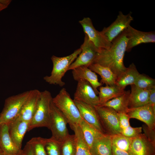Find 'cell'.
Segmentation results:
<instances>
[{
  "label": "cell",
  "instance_id": "1",
  "mask_svg": "<svg viewBox=\"0 0 155 155\" xmlns=\"http://www.w3.org/2000/svg\"><path fill=\"white\" fill-rule=\"evenodd\" d=\"M128 38L125 29L111 42L108 49H102L97 53L93 63H97L110 69L117 79L125 71L123 59Z\"/></svg>",
  "mask_w": 155,
  "mask_h": 155
},
{
  "label": "cell",
  "instance_id": "2",
  "mask_svg": "<svg viewBox=\"0 0 155 155\" xmlns=\"http://www.w3.org/2000/svg\"><path fill=\"white\" fill-rule=\"evenodd\" d=\"M52 102L66 117L72 130L79 125L82 119L73 100L71 99L65 88H62L58 94L53 98Z\"/></svg>",
  "mask_w": 155,
  "mask_h": 155
},
{
  "label": "cell",
  "instance_id": "3",
  "mask_svg": "<svg viewBox=\"0 0 155 155\" xmlns=\"http://www.w3.org/2000/svg\"><path fill=\"white\" fill-rule=\"evenodd\" d=\"M81 51V49L80 48L67 56L59 57L53 55L51 59L53 67L51 75L44 77V80L49 84L58 85L60 87L63 86L65 84L62 80L63 77Z\"/></svg>",
  "mask_w": 155,
  "mask_h": 155
},
{
  "label": "cell",
  "instance_id": "4",
  "mask_svg": "<svg viewBox=\"0 0 155 155\" xmlns=\"http://www.w3.org/2000/svg\"><path fill=\"white\" fill-rule=\"evenodd\" d=\"M53 98L50 92H41L34 115L29 123L28 131L36 127L48 128Z\"/></svg>",
  "mask_w": 155,
  "mask_h": 155
},
{
  "label": "cell",
  "instance_id": "5",
  "mask_svg": "<svg viewBox=\"0 0 155 155\" xmlns=\"http://www.w3.org/2000/svg\"><path fill=\"white\" fill-rule=\"evenodd\" d=\"M32 91V90L26 91L9 96L5 99L3 108L0 113L1 124H8L17 117Z\"/></svg>",
  "mask_w": 155,
  "mask_h": 155
},
{
  "label": "cell",
  "instance_id": "6",
  "mask_svg": "<svg viewBox=\"0 0 155 155\" xmlns=\"http://www.w3.org/2000/svg\"><path fill=\"white\" fill-rule=\"evenodd\" d=\"M67 124L68 121L66 117L52 101L48 128L51 131V137L62 143L70 135L67 127Z\"/></svg>",
  "mask_w": 155,
  "mask_h": 155
},
{
  "label": "cell",
  "instance_id": "7",
  "mask_svg": "<svg viewBox=\"0 0 155 155\" xmlns=\"http://www.w3.org/2000/svg\"><path fill=\"white\" fill-rule=\"evenodd\" d=\"M95 108L105 134L111 136L121 133L119 113L108 107L99 106Z\"/></svg>",
  "mask_w": 155,
  "mask_h": 155
},
{
  "label": "cell",
  "instance_id": "8",
  "mask_svg": "<svg viewBox=\"0 0 155 155\" xmlns=\"http://www.w3.org/2000/svg\"><path fill=\"white\" fill-rule=\"evenodd\" d=\"M82 26L84 34L93 43L98 50L109 49L112 43L110 42L101 31L96 29L93 25L91 19L85 17L79 22Z\"/></svg>",
  "mask_w": 155,
  "mask_h": 155
},
{
  "label": "cell",
  "instance_id": "9",
  "mask_svg": "<svg viewBox=\"0 0 155 155\" xmlns=\"http://www.w3.org/2000/svg\"><path fill=\"white\" fill-rule=\"evenodd\" d=\"M84 34V41L80 47L81 52L69 66L68 70H72L81 66L88 67L94 63L98 50L87 36Z\"/></svg>",
  "mask_w": 155,
  "mask_h": 155
},
{
  "label": "cell",
  "instance_id": "10",
  "mask_svg": "<svg viewBox=\"0 0 155 155\" xmlns=\"http://www.w3.org/2000/svg\"><path fill=\"white\" fill-rule=\"evenodd\" d=\"M131 14V12L124 15L122 11H119L115 20L109 26L103 28L101 32L110 42H111L130 25L133 19Z\"/></svg>",
  "mask_w": 155,
  "mask_h": 155
},
{
  "label": "cell",
  "instance_id": "11",
  "mask_svg": "<svg viewBox=\"0 0 155 155\" xmlns=\"http://www.w3.org/2000/svg\"><path fill=\"white\" fill-rule=\"evenodd\" d=\"M78 82L73 100L90 104L95 107L98 106V96L90 83L84 80H80Z\"/></svg>",
  "mask_w": 155,
  "mask_h": 155
},
{
  "label": "cell",
  "instance_id": "12",
  "mask_svg": "<svg viewBox=\"0 0 155 155\" xmlns=\"http://www.w3.org/2000/svg\"><path fill=\"white\" fill-rule=\"evenodd\" d=\"M128 152L130 155H155V142L141 133L133 138Z\"/></svg>",
  "mask_w": 155,
  "mask_h": 155
},
{
  "label": "cell",
  "instance_id": "13",
  "mask_svg": "<svg viewBox=\"0 0 155 155\" xmlns=\"http://www.w3.org/2000/svg\"><path fill=\"white\" fill-rule=\"evenodd\" d=\"M125 30L128 38L126 52L130 51L133 47L142 43L155 42V31H142L130 25Z\"/></svg>",
  "mask_w": 155,
  "mask_h": 155
},
{
  "label": "cell",
  "instance_id": "14",
  "mask_svg": "<svg viewBox=\"0 0 155 155\" xmlns=\"http://www.w3.org/2000/svg\"><path fill=\"white\" fill-rule=\"evenodd\" d=\"M130 119L134 118L145 123L151 129H155V110L150 105L129 108L126 113Z\"/></svg>",
  "mask_w": 155,
  "mask_h": 155
},
{
  "label": "cell",
  "instance_id": "15",
  "mask_svg": "<svg viewBox=\"0 0 155 155\" xmlns=\"http://www.w3.org/2000/svg\"><path fill=\"white\" fill-rule=\"evenodd\" d=\"M73 100L82 119L101 133L105 134L95 107L82 102Z\"/></svg>",
  "mask_w": 155,
  "mask_h": 155
},
{
  "label": "cell",
  "instance_id": "16",
  "mask_svg": "<svg viewBox=\"0 0 155 155\" xmlns=\"http://www.w3.org/2000/svg\"><path fill=\"white\" fill-rule=\"evenodd\" d=\"M29 123L17 117L7 124L11 138L20 149H21L23 139L28 131Z\"/></svg>",
  "mask_w": 155,
  "mask_h": 155
},
{
  "label": "cell",
  "instance_id": "17",
  "mask_svg": "<svg viewBox=\"0 0 155 155\" xmlns=\"http://www.w3.org/2000/svg\"><path fill=\"white\" fill-rule=\"evenodd\" d=\"M0 146L7 155H24L23 151L19 148L11 138L7 124H0Z\"/></svg>",
  "mask_w": 155,
  "mask_h": 155
},
{
  "label": "cell",
  "instance_id": "18",
  "mask_svg": "<svg viewBox=\"0 0 155 155\" xmlns=\"http://www.w3.org/2000/svg\"><path fill=\"white\" fill-rule=\"evenodd\" d=\"M72 73L74 79L77 81L84 80L88 81L91 84L96 94H98L97 89L101 86L102 84L99 82L96 73L88 67L81 66L72 70Z\"/></svg>",
  "mask_w": 155,
  "mask_h": 155
},
{
  "label": "cell",
  "instance_id": "19",
  "mask_svg": "<svg viewBox=\"0 0 155 155\" xmlns=\"http://www.w3.org/2000/svg\"><path fill=\"white\" fill-rule=\"evenodd\" d=\"M40 93L38 90H32L17 117L28 123L31 121L35 112Z\"/></svg>",
  "mask_w": 155,
  "mask_h": 155
},
{
  "label": "cell",
  "instance_id": "20",
  "mask_svg": "<svg viewBox=\"0 0 155 155\" xmlns=\"http://www.w3.org/2000/svg\"><path fill=\"white\" fill-rule=\"evenodd\" d=\"M90 150L92 155H112L111 136L103 134L95 140Z\"/></svg>",
  "mask_w": 155,
  "mask_h": 155
},
{
  "label": "cell",
  "instance_id": "21",
  "mask_svg": "<svg viewBox=\"0 0 155 155\" xmlns=\"http://www.w3.org/2000/svg\"><path fill=\"white\" fill-rule=\"evenodd\" d=\"M131 86L128 108H136L148 104L149 90L140 89L134 85Z\"/></svg>",
  "mask_w": 155,
  "mask_h": 155
},
{
  "label": "cell",
  "instance_id": "22",
  "mask_svg": "<svg viewBox=\"0 0 155 155\" xmlns=\"http://www.w3.org/2000/svg\"><path fill=\"white\" fill-rule=\"evenodd\" d=\"M140 73L133 63L127 67L125 71L116 80L115 85L124 90L127 86L134 85Z\"/></svg>",
  "mask_w": 155,
  "mask_h": 155
},
{
  "label": "cell",
  "instance_id": "23",
  "mask_svg": "<svg viewBox=\"0 0 155 155\" xmlns=\"http://www.w3.org/2000/svg\"><path fill=\"white\" fill-rule=\"evenodd\" d=\"M88 67L100 76L101 79L100 82L102 84L109 86L115 85L117 77L108 68L97 63H93Z\"/></svg>",
  "mask_w": 155,
  "mask_h": 155
},
{
  "label": "cell",
  "instance_id": "24",
  "mask_svg": "<svg viewBox=\"0 0 155 155\" xmlns=\"http://www.w3.org/2000/svg\"><path fill=\"white\" fill-rule=\"evenodd\" d=\"M130 92V90L125 91L121 95L108 101L100 106L111 108L119 113H126L129 109V99Z\"/></svg>",
  "mask_w": 155,
  "mask_h": 155
},
{
  "label": "cell",
  "instance_id": "25",
  "mask_svg": "<svg viewBox=\"0 0 155 155\" xmlns=\"http://www.w3.org/2000/svg\"><path fill=\"white\" fill-rule=\"evenodd\" d=\"M125 91V90L120 88L115 85L100 86L98 94L99 101L98 106L121 95Z\"/></svg>",
  "mask_w": 155,
  "mask_h": 155
},
{
  "label": "cell",
  "instance_id": "26",
  "mask_svg": "<svg viewBox=\"0 0 155 155\" xmlns=\"http://www.w3.org/2000/svg\"><path fill=\"white\" fill-rule=\"evenodd\" d=\"M79 125L84 138L90 148L95 140L104 134L82 119L80 122Z\"/></svg>",
  "mask_w": 155,
  "mask_h": 155
},
{
  "label": "cell",
  "instance_id": "27",
  "mask_svg": "<svg viewBox=\"0 0 155 155\" xmlns=\"http://www.w3.org/2000/svg\"><path fill=\"white\" fill-rule=\"evenodd\" d=\"M74 132L76 155H92L79 125L73 129Z\"/></svg>",
  "mask_w": 155,
  "mask_h": 155
},
{
  "label": "cell",
  "instance_id": "28",
  "mask_svg": "<svg viewBox=\"0 0 155 155\" xmlns=\"http://www.w3.org/2000/svg\"><path fill=\"white\" fill-rule=\"evenodd\" d=\"M111 138L112 145L128 152L133 138L127 137L119 133L111 136Z\"/></svg>",
  "mask_w": 155,
  "mask_h": 155
},
{
  "label": "cell",
  "instance_id": "29",
  "mask_svg": "<svg viewBox=\"0 0 155 155\" xmlns=\"http://www.w3.org/2000/svg\"><path fill=\"white\" fill-rule=\"evenodd\" d=\"M61 155H76L74 135H69L61 144Z\"/></svg>",
  "mask_w": 155,
  "mask_h": 155
},
{
  "label": "cell",
  "instance_id": "30",
  "mask_svg": "<svg viewBox=\"0 0 155 155\" xmlns=\"http://www.w3.org/2000/svg\"><path fill=\"white\" fill-rule=\"evenodd\" d=\"M45 139L41 137H36L27 142L31 146L34 155H47L45 148Z\"/></svg>",
  "mask_w": 155,
  "mask_h": 155
},
{
  "label": "cell",
  "instance_id": "31",
  "mask_svg": "<svg viewBox=\"0 0 155 155\" xmlns=\"http://www.w3.org/2000/svg\"><path fill=\"white\" fill-rule=\"evenodd\" d=\"M134 85L141 89L150 90L155 88V80L147 75L140 73Z\"/></svg>",
  "mask_w": 155,
  "mask_h": 155
},
{
  "label": "cell",
  "instance_id": "32",
  "mask_svg": "<svg viewBox=\"0 0 155 155\" xmlns=\"http://www.w3.org/2000/svg\"><path fill=\"white\" fill-rule=\"evenodd\" d=\"M61 144L51 137L46 138L45 148L47 155H61Z\"/></svg>",
  "mask_w": 155,
  "mask_h": 155
},
{
  "label": "cell",
  "instance_id": "33",
  "mask_svg": "<svg viewBox=\"0 0 155 155\" xmlns=\"http://www.w3.org/2000/svg\"><path fill=\"white\" fill-rule=\"evenodd\" d=\"M142 127H133L130 125L121 129V133L127 137L134 138L142 133Z\"/></svg>",
  "mask_w": 155,
  "mask_h": 155
},
{
  "label": "cell",
  "instance_id": "34",
  "mask_svg": "<svg viewBox=\"0 0 155 155\" xmlns=\"http://www.w3.org/2000/svg\"><path fill=\"white\" fill-rule=\"evenodd\" d=\"M130 119L126 113H119V122L121 129L126 128L130 125Z\"/></svg>",
  "mask_w": 155,
  "mask_h": 155
},
{
  "label": "cell",
  "instance_id": "35",
  "mask_svg": "<svg viewBox=\"0 0 155 155\" xmlns=\"http://www.w3.org/2000/svg\"><path fill=\"white\" fill-rule=\"evenodd\" d=\"M145 135L154 142H155V129H151L147 126H144L143 128Z\"/></svg>",
  "mask_w": 155,
  "mask_h": 155
},
{
  "label": "cell",
  "instance_id": "36",
  "mask_svg": "<svg viewBox=\"0 0 155 155\" xmlns=\"http://www.w3.org/2000/svg\"><path fill=\"white\" fill-rule=\"evenodd\" d=\"M149 92L148 104L151 106L155 110V88L150 90Z\"/></svg>",
  "mask_w": 155,
  "mask_h": 155
},
{
  "label": "cell",
  "instance_id": "37",
  "mask_svg": "<svg viewBox=\"0 0 155 155\" xmlns=\"http://www.w3.org/2000/svg\"><path fill=\"white\" fill-rule=\"evenodd\" d=\"M112 155H130L127 151L121 150L112 145Z\"/></svg>",
  "mask_w": 155,
  "mask_h": 155
},
{
  "label": "cell",
  "instance_id": "38",
  "mask_svg": "<svg viewBox=\"0 0 155 155\" xmlns=\"http://www.w3.org/2000/svg\"><path fill=\"white\" fill-rule=\"evenodd\" d=\"M23 152L24 155H34L31 146L28 143H27L25 146Z\"/></svg>",
  "mask_w": 155,
  "mask_h": 155
},
{
  "label": "cell",
  "instance_id": "39",
  "mask_svg": "<svg viewBox=\"0 0 155 155\" xmlns=\"http://www.w3.org/2000/svg\"><path fill=\"white\" fill-rule=\"evenodd\" d=\"M11 1V0H0V12L7 8Z\"/></svg>",
  "mask_w": 155,
  "mask_h": 155
},
{
  "label": "cell",
  "instance_id": "40",
  "mask_svg": "<svg viewBox=\"0 0 155 155\" xmlns=\"http://www.w3.org/2000/svg\"><path fill=\"white\" fill-rule=\"evenodd\" d=\"M4 152L0 146V155H3Z\"/></svg>",
  "mask_w": 155,
  "mask_h": 155
},
{
  "label": "cell",
  "instance_id": "41",
  "mask_svg": "<svg viewBox=\"0 0 155 155\" xmlns=\"http://www.w3.org/2000/svg\"><path fill=\"white\" fill-rule=\"evenodd\" d=\"M0 117H1V114H0V124H1V122H0Z\"/></svg>",
  "mask_w": 155,
  "mask_h": 155
},
{
  "label": "cell",
  "instance_id": "42",
  "mask_svg": "<svg viewBox=\"0 0 155 155\" xmlns=\"http://www.w3.org/2000/svg\"><path fill=\"white\" fill-rule=\"evenodd\" d=\"M3 155H7L5 154H4Z\"/></svg>",
  "mask_w": 155,
  "mask_h": 155
}]
</instances>
